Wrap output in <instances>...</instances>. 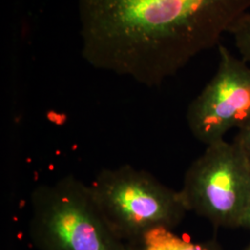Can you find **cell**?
Masks as SVG:
<instances>
[{
  "mask_svg": "<svg viewBox=\"0 0 250 250\" xmlns=\"http://www.w3.org/2000/svg\"><path fill=\"white\" fill-rule=\"evenodd\" d=\"M82 56L157 87L220 45L250 0H77Z\"/></svg>",
  "mask_w": 250,
  "mask_h": 250,
  "instance_id": "6da1fadb",
  "label": "cell"
},
{
  "mask_svg": "<svg viewBox=\"0 0 250 250\" xmlns=\"http://www.w3.org/2000/svg\"><path fill=\"white\" fill-rule=\"evenodd\" d=\"M29 235L37 250H127L110 229L89 185L72 174L31 194Z\"/></svg>",
  "mask_w": 250,
  "mask_h": 250,
  "instance_id": "7a4b0ae2",
  "label": "cell"
},
{
  "mask_svg": "<svg viewBox=\"0 0 250 250\" xmlns=\"http://www.w3.org/2000/svg\"><path fill=\"white\" fill-rule=\"evenodd\" d=\"M89 188L105 221L124 242L154 227L173 229L188 212L180 190L129 164L100 170Z\"/></svg>",
  "mask_w": 250,
  "mask_h": 250,
  "instance_id": "3957f363",
  "label": "cell"
},
{
  "mask_svg": "<svg viewBox=\"0 0 250 250\" xmlns=\"http://www.w3.org/2000/svg\"><path fill=\"white\" fill-rule=\"evenodd\" d=\"M180 191L188 211L215 226H241L250 205V161L234 141L210 144L188 168Z\"/></svg>",
  "mask_w": 250,
  "mask_h": 250,
  "instance_id": "277c9868",
  "label": "cell"
},
{
  "mask_svg": "<svg viewBox=\"0 0 250 250\" xmlns=\"http://www.w3.org/2000/svg\"><path fill=\"white\" fill-rule=\"evenodd\" d=\"M219 65L212 79L188 106L189 130L208 146L224 139L250 120V67L224 45H218Z\"/></svg>",
  "mask_w": 250,
  "mask_h": 250,
  "instance_id": "5b68a950",
  "label": "cell"
},
{
  "mask_svg": "<svg viewBox=\"0 0 250 250\" xmlns=\"http://www.w3.org/2000/svg\"><path fill=\"white\" fill-rule=\"evenodd\" d=\"M125 243L127 250H221L214 241H190L164 226L151 228Z\"/></svg>",
  "mask_w": 250,
  "mask_h": 250,
  "instance_id": "8992f818",
  "label": "cell"
},
{
  "mask_svg": "<svg viewBox=\"0 0 250 250\" xmlns=\"http://www.w3.org/2000/svg\"><path fill=\"white\" fill-rule=\"evenodd\" d=\"M228 34L232 36L242 60L250 64V10L232 23Z\"/></svg>",
  "mask_w": 250,
  "mask_h": 250,
  "instance_id": "52a82bcc",
  "label": "cell"
},
{
  "mask_svg": "<svg viewBox=\"0 0 250 250\" xmlns=\"http://www.w3.org/2000/svg\"><path fill=\"white\" fill-rule=\"evenodd\" d=\"M233 141L238 144L250 162V120L239 129L238 134Z\"/></svg>",
  "mask_w": 250,
  "mask_h": 250,
  "instance_id": "ba28073f",
  "label": "cell"
},
{
  "mask_svg": "<svg viewBox=\"0 0 250 250\" xmlns=\"http://www.w3.org/2000/svg\"><path fill=\"white\" fill-rule=\"evenodd\" d=\"M241 226L250 229V205L249 208H248V210H247V212H246V214L244 216L243 220H242Z\"/></svg>",
  "mask_w": 250,
  "mask_h": 250,
  "instance_id": "9c48e42d",
  "label": "cell"
},
{
  "mask_svg": "<svg viewBox=\"0 0 250 250\" xmlns=\"http://www.w3.org/2000/svg\"><path fill=\"white\" fill-rule=\"evenodd\" d=\"M250 250V246H249V247H248V248H247V250Z\"/></svg>",
  "mask_w": 250,
  "mask_h": 250,
  "instance_id": "30bf717a",
  "label": "cell"
}]
</instances>
